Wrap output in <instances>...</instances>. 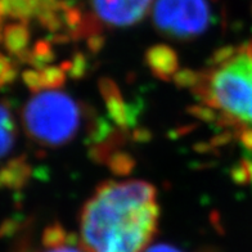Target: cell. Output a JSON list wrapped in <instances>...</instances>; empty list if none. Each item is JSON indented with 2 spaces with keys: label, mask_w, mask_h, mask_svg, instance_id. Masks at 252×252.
Masks as SVG:
<instances>
[{
  "label": "cell",
  "mask_w": 252,
  "mask_h": 252,
  "mask_svg": "<svg viewBox=\"0 0 252 252\" xmlns=\"http://www.w3.org/2000/svg\"><path fill=\"white\" fill-rule=\"evenodd\" d=\"M158 220L157 190L151 183L108 180L84 203L79 239L88 252H144Z\"/></svg>",
  "instance_id": "6da1fadb"
},
{
  "label": "cell",
  "mask_w": 252,
  "mask_h": 252,
  "mask_svg": "<svg viewBox=\"0 0 252 252\" xmlns=\"http://www.w3.org/2000/svg\"><path fill=\"white\" fill-rule=\"evenodd\" d=\"M178 77L194 99L197 116L252 142V40L222 48L202 68Z\"/></svg>",
  "instance_id": "7a4b0ae2"
},
{
  "label": "cell",
  "mask_w": 252,
  "mask_h": 252,
  "mask_svg": "<svg viewBox=\"0 0 252 252\" xmlns=\"http://www.w3.org/2000/svg\"><path fill=\"white\" fill-rule=\"evenodd\" d=\"M81 103L61 84L33 90L22 108V125L27 136L44 148H60L79 136L84 124Z\"/></svg>",
  "instance_id": "3957f363"
},
{
  "label": "cell",
  "mask_w": 252,
  "mask_h": 252,
  "mask_svg": "<svg viewBox=\"0 0 252 252\" xmlns=\"http://www.w3.org/2000/svg\"><path fill=\"white\" fill-rule=\"evenodd\" d=\"M155 27L171 39H194L213 24L210 0H156L152 8Z\"/></svg>",
  "instance_id": "277c9868"
},
{
  "label": "cell",
  "mask_w": 252,
  "mask_h": 252,
  "mask_svg": "<svg viewBox=\"0 0 252 252\" xmlns=\"http://www.w3.org/2000/svg\"><path fill=\"white\" fill-rule=\"evenodd\" d=\"M90 10L84 14L88 36L103 29H126L139 24L148 14L153 0H89Z\"/></svg>",
  "instance_id": "5b68a950"
},
{
  "label": "cell",
  "mask_w": 252,
  "mask_h": 252,
  "mask_svg": "<svg viewBox=\"0 0 252 252\" xmlns=\"http://www.w3.org/2000/svg\"><path fill=\"white\" fill-rule=\"evenodd\" d=\"M33 252H88L79 237L67 232L60 224H53L43 230L40 247Z\"/></svg>",
  "instance_id": "8992f818"
},
{
  "label": "cell",
  "mask_w": 252,
  "mask_h": 252,
  "mask_svg": "<svg viewBox=\"0 0 252 252\" xmlns=\"http://www.w3.org/2000/svg\"><path fill=\"white\" fill-rule=\"evenodd\" d=\"M1 41L8 53L12 56H29V43H30V31L25 22H14L3 29Z\"/></svg>",
  "instance_id": "52a82bcc"
},
{
  "label": "cell",
  "mask_w": 252,
  "mask_h": 252,
  "mask_svg": "<svg viewBox=\"0 0 252 252\" xmlns=\"http://www.w3.org/2000/svg\"><path fill=\"white\" fill-rule=\"evenodd\" d=\"M30 176V166L25 157L9 159L0 167V188H21Z\"/></svg>",
  "instance_id": "ba28073f"
},
{
  "label": "cell",
  "mask_w": 252,
  "mask_h": 252,
  "mask_svg": "<svg viewBox=\"0 0 252 252\" xmlns=\"http://www.w3.org/2000/svg\"><path fill=\"white\" fill-rule=\"evenodd\" d=\"M17 139V126L9 107L0 102V159L7 157L14 150Z\"/></svg>",
  "instance_id": "9c48e42d"
},
{
  "label": "cell",
  "mask_w": 252,
  "mask_h": 252,
  "mask_svg": "<svg viewBox=\"0 0 252 252\" xmlns=\"http://www.w3.org/2000/svg\"><path fill=\"white\" fill-rule=\"evenodd\" d=\"M16 75L17 72L10 64L9 58L0 53V88L12 83Z\"/></svg>",
  "instance_id": "30bf717a"
},
{
  "label": "cell",
  "mask_w": 252,
  "mask_h": 252,
  "mask_svg": "<svg viewBox=\"0 0 252 252\" xmlns=\"http://www.w3.org/2000/svg\"><path fill=\"white\" fill-rule=\"evenodd\" d=\"M144 252H186L178 249L175 246L167 245V243H157V245L150 246Z\"/></svg>",
  "instance_id": "8fae6325"
}]
</instances>
